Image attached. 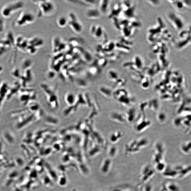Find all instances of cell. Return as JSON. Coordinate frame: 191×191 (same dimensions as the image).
Masks as SVG:
<instances>
[{
    "label": "cell",
    "instance_id": "cell-12",
    "mask_svg": "<svg viewBox=\"0 0 191 191\" xmlns=\"http://www.w3.org/2000/svg\"><path fill=\"white\" fill-rule=\"evenodd\" d=\"M155 165L156 170L158 171L161 172L164 170L165 169V164L163 163L162 162L156 164Z\"/></svg>",
    "mask_w": 191,
    "mask_h": 191
},
{
    "label": "cell",
    "instance_id": "cell-7",
    "mask_svg": "<svg viewBox=\"0 0 191 191\" xmlns=\"http://www.w3.org/2000/svg\"><path fill=\"white\" fill-rule=\"evenodd\" d=\"M56 24L60 28H64L68 25V19L64 16H61L57 19Z\"/></svg>",
    "mask_w": 191,
    "mask_h": 191
},
{
    "label": "cell",
    "instance_id": "cell-10",
    "mask_svg": "<svg viewBox=\"0 0 191 191\" xmlns=\"http://www.w3.org/2000/svg\"><path fill=\"white\" fill-rule=\"evenodd\" d=\"M169 185L165 186L166 190L169 191H177L178 190V188L174 184L169 183Z\"/></svg>",
    "mask_w": 191,
    "mask_h": 191
},
{
    "label": "cell",
    "instance_id": "cell-8",
    "mask_svg": "<svg viewBox=\"0 0 191 191\" xmlns=\"http://www.w3.org/2000/svg\"><path fill=\"white\" fill-rule=\"evenodd\" d=\"M122 133L120 132H116L111 135L110 140L111 142L113 143H115L119 141L121 138Z\"/></svg>",
    "mask_w": 191,
    "mask_h": 191
},
{
    "label": "cell",
    "instance_id": "cell-4",
    "mask_svg": "<svg viewBox=\"0 0 191 191\" xmlns=\"http://www.w3.org/2000/svg\"><path fill=\"white\" fill-rule=\"evenodd\" d=\"M154 171L153 170L151 169L150 166H146L142 171V175H141V183H143L147 182L150 178L154 175Z\"/></svg>",
    "mask_w": 191,
    "mask_h": 191
},
{
    "label": "cell",
    "instance_id": "cell-2",
    "mask_svg": "<svg viewBox=\"0 0 191 191\" xmlns=\"http://www.w3.org/2000/svg\"><path fill=\"white\" fill-rule=\"evenodd\" d=\"M39 7L42 15L45 16L52 14L55 9L54 4L50 1H40Z\"/></svg>",
    "mask_w": 191,
    "mask_h": 191
},
{
    "label": "cell",
    "instance_id": "cell-3",
    "mask_svg": "<svg viewBox=\"0 0 191 191\" xmlns=\"http://www.w3.org/2000/svg\"><path fill=\"white\" fill-rule=\"evenodd\" d=\"M169 16V19L175 29L177 30H180L184 25V22L182 19L173 13H170Z\"/></svg>",
    "mask_w": 191,
    "mask_h": 191
},
{
    "label": "cell",
    "instance_id": "cell-1",
    "mask_svg": "<svg viewBox=\"0 0 191 191\" xmlns=\"http://www.w3.org/2000/svg\"><path fill=\"white\" fill-rule=\"evenodd\" d=\"M68 25L74 33H81L83 26L76 15L74 13H70L68 15Z\"/></svg>",
    "mask_w": 191,
    "mask_h": 191
},
{
    "label": "cell",
    "instance_id": "cell-9",
    "mask_svg": "<svg viewBox=\"0 0 191 191\" xmlns=\"http://www.w3.org/2000/svg\"><path fill=\"white\" fill-rule=\"evenodd\" d=\"M107 1H100V6H99V10L101 13H104L106 12L107 8H108V3H107Z\"/></svg>",
    "mask_w": 191,
    "mask_h": 191
},
{
    "label": "cell",
    "instance_id": "cell-6",
    "mask_svg": "<svg viewBox=\"0 0 191 191\" xmlns=\"http://www.w3.org/2000/svg\"><path fill=\"white\" fill-rule=\"evenodd\" d=\"M101 13L98 9L91 8L87 9L86 11L85 16L89 19H95L99 18Z\"/></svg>",
    "mask_w": 191,
    "mask_h": 191
},
{
    "label": "cell",
    "instance_id": "cell-11",
    "mask_svg": "<svg viewBox=\"0 0 191 191\" xmlns=\"http://www.w3.org/2000/svg\"><path fill=\"white\" fill-rule=\"evenodd\" d=\"M74 96V95L72 93H70L67 95L66 97L67 102L70 104H73L74 102V99H75Z\"/></svg>",
    "mask_w": 191,
    "mask_h": 191
},
{
    "label": "cell",
    "instance_id": "cell-5",
    "mask_svg": "<svg viewBox=\"0 0 191 191\" xmlns=\"http://www.w3.org/2000/svg\"><path fill=\"white\" fill-rule=\"evenodd\" d=\"M173 7L177 10L183 11L191 6V3L187 2L188 1H170Z\"/></svg>",
    "mask_w": 191,
    "mask_h": 191
},
{
    "label": "cell",
    "instance_id": "cell-14",
    "mask_svg": "<svg viewBox=\"0 0 191 191\" xmlns=\"http://www.w3.org/2000/svg\"><path fill=\"white\" fill-rule=\"evenodd\" d=\"M152 186L150 184H148L144 187L143 191H152Z\"/></svg>",
    "mask_w": 191,
    "mask_h": 191
},
{
    "label": "cell",
    "instance_id": "cell-13",
    "mask_svg": "<svg viewBox=\"0 0 191 191\" xmlns=\"http://www.w3.org/2000/svg\"><path fill=\"white\" fill-rule=\"evenodd\" d=\"M110 155L111 157L114 158L116 155L117 153V149L115 147H112L110 149Z\"/></svg>",
    "mask_w": 191,
    "mask_h": 191
}]
</instances>
